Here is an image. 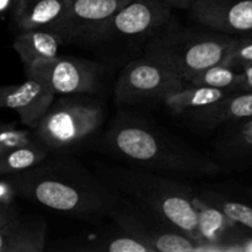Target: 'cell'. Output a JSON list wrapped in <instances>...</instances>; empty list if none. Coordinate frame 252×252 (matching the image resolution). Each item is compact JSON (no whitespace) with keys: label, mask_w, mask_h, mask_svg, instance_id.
Returning <instances> with one entry per match:
<instances>
[{"label":"cell","mask_w":252,"mask_h":252,"mask_svg":"<svg viewBox=\"0 0 252 252\" xmlns=\"http://www.w3.org/2000/svg\"><path fill=\"white\" fill-rule=\"evenodd\" d=\"M239 90L252 91V65L246 66L240 70V84Z\"/></svg>","instance_id":"obj_26"},{"label":"cell","mask_w":252,"mask_h":252,"mask_svg":"<svg viewBox=\"0 0 252 252\" xmlns=\"http://www.w3.org/2000/svg\"><path fill=\"white\" fill-rule=\"evenodd\" d=\"M223 64L239 71L252 65V36L235 37Z\"/></svg>","instance_id":"obj_23"},{"label":"cell","mask_w":252,"mask_h":252,"mask_svg":"<svg viewBox=\"0 0 252 252\" xmlns=\"http://www.w3.org/2000/svg\"><path fill=\"white\" fill-rule=\"evenodd\" d=\"M48 225L42 217L20 213L0 228V252H43Z\"/></svg>","instance_id":"obj_15"},{"label":"cell","mask_w":252,"mask_h":252,"mask_svg":"<svg viewBox=\"0 0 252 252\" xmlns=\"http://www.w3.org/2000/svg\"><path fill=\"white\" fill-rule=\"evenodd\" d=\"M129 0H68L62 38L65 42L93 41L111 17Z\"/></svg>","instance_id":"obj_11"},{"label":"cell","mask_w":252,"mask_h":252,"mask_svg":"<svg viewBox=\"0 0 252 252\" xmlns=\"http://www.w3.org/2000/svg\"><path fill=\"white\" fill-rule=\"evenodd\" d=\"M20 214L19 208L14 203H6V202H0V228L16 218Z\"/></svg>","instance_id":"obj_25"},{"label":"cell","mask_w":252,"mask_h":252,"mask_svg":"<svg viewBox=\"0 0 252 252\" xmlns=\"http://www.w3.org/2000/svg\"><path fill=\"white\" fill-rule=\"evenodd\" d=\"M171 10H189L196 0H160Z\"/></svg>","instance_id":"obj_27"},{"label":"cell","mask_w":252,"mask_h":252,"mask_svg":"<svg viewBox=\"0 0 252 252\" xmlns=\"http://www.w3.org/2000/svg\"><path fill=\"white\" fill-rule=\"evenodd\" d=\"M184 83L189 85L239 91L240 71L225 64H217L192 74Z\"/></svg>","instance_id":"obj_22"},{"label":"cell","mask_w":252,"mask_h":252,"mask_svg":"<svg viewBox=\"0 0 252 252\" xmlns=\"http://www.w3.org/2000/svg\"><path fill=\"white\" fill-rule=\"evenodd\" d=\"M16 0H0V17L5 16L7 12H12Z\"/></svg>","instance_id":"obj_28"},{"label":"cell","mask_w":252,"mask_h":252,"mask_svg":"<svg viewBox=\"0 0 252 252\" xmlns=\"http://www.w3.org/2000/svg\"><path fill=\"white\" fill-rule=\"evenodd\" d=\"M213 148L218 161L228 166H252V117L221 126Z\"/></svg>","instance_id":"obj_16"},{"label":"cell","mask_w":252,"mask_h":252,"mask_svg":"<svg viewBox=\"0 0 252 252\" xmlns=\"http://www.w3.org/2000/svg\"><path fill=\"white\" fill-rule=\"evenodd\" d=\"M63 44V38L58 33L42 30H26L16 34L12 47L24 66H27L38 61L58 57Z\"/></svg>","instance_id":"obj_18"},{"label":"cell","mask_w":252,"mask_h":252,"mask_svg":"<svg viewBox=\"0 0 252 252\" xmlns=\"http://www.w3.org/2000/svg\"><path fill=\"white\" fill-rule=\"evenodd\" d=\"M189 16L202 29L228 36H252V0H196Z\"/></svg>","instance_id":"obj_10"},{"label":"cell","mask_w":252,"mask_h":252,"mask_svg":"<svg viewBox=\"0 0 252 252\" xmlns=\"http://www.w3.org/2000/svg\"><path fill=\"white\" fill-rule=\"evenodd\" d=\"M5 179L17 196L86 220L110 218L123 197L80 161L65 155L49 154L32 169Z\"/></svg>","instance_id":"obj_1"},{"label":"cell","mask_w":252,"mask_h":252,"mask_svg":"<svg viewBox=\"0 0 252 252\" xmlns=\"http://www.w3.org/2000/svg\"><path fill=\"white\" fill-rule=\"evenodd\" d=\"M196 197L225 214L241 230L252 236V201L249 198H236L217 189H202L194 192Z\"/></svg>","instance_id":"obj_20"},{"label":"cell","mask_w":252,"mask_h":252,"mask_svg":"<svg viewBox=\"0 0 252 252\" xmlns=\"http://www.w3.org/2000/svg\"><path fill=\"white\" fill-rule=\"evenodd\" d=\"M231 93H234V90L184 84L181 89L167 94L161 103L175 115H184L213 105Z\"/></svg>","instance_id":"obj_19"},{"label":"cell","mask_w":252,"mask_h":252,"mask_svg":"<svg viewBox=\"0 0 252 252\" xmlns=\"http://www.w3.org/2000/svg\"><path fill=\"white\" fill-rule=\"evenodd\" d=\"M68 5V0H16L12 22L19 31L42 30L62 37Z\"/></svg>","instance_id":"obj_14"},{"label":"cell","mask_w":252,"mask_h":252,"mask_svg":"<svg viewBox=\"0 0 252 252\" xmlns=\"http://www.w3.org/2000/svg\"><path fill=\"white\" fill-rule=\"evenodd\" d=\"M51 251L59 252H152L116 223L89 234L69 236L56 241Z\"/></svg>","instance_id":"obj_13"},{"label":"cell","mask_w":252,"mask_h":252,"mask_svg":"<svg viewBox=\"0 0 252 252\" xmlns=\"http://www.w3.org/2000/svg\"><path fill=\"white\" fill-rule=\"evenodd\" d=\"M245 197H246V198H249V199H250V201H252V185H251L250 187H249L248 189H246Z\"/></svg>","instance_id":"obj_29"},{"label":"cell","mask_w":252,"mask_h":252,"mask_svg":"<svg viewBox=\"0 0 252 252\" xmlns=\"http://www.w3.org/2000/svg\"><path fill=\"white\" fill-rule=\"evenodd\" d=\"M51 153V150L39 140L31 144L2 150L0 152V176H12L27 171L43 161Z\"/></svg>","instance_id":"obj_21"},{"label":"cell","mask_w":252,"mask_h":252,"mask_svg":"<svg viewBox=\"0 0 252 252\" xmlns=\"http://www.w3.org/2000/svg\"><path fill=\"white\" fill-rule=\"evenodd\" d=\"M26 78L44 84L54 94L90 95L97 93L103 76L101 64L74 57H56L24 66Z\"/></svg>","instance_id":"obj_8"},{"label":"cell","mask_w":252,"mask_h":252,"mask_svg":"<svg viewBox=\"0 0 252 252\" xmlns=\"http://www.w3.org/2000/svg\"><path fill=\"white\" fill-rule=\"evenodd\" d=\"M105 145L116 157L149 171L182 176H216L218 160L143 118L122 113L106 130Z\"/></svg>","instance_id":"obj_2"},{"label":"cell","mask_w":252,"mask_h":252,"mask_svg":"<svg viewBox=\"0 0 252 252\" xmlns=\"http://www.w3.org/2000/svg\"><path fill=\"white\" fill-rule=\"evenodd\" d=\"M103 121L102 102L85 95H63L54 98L33 132L52 153L62 152L85 142L100 129Z\"/></svg>","instance_id":"obj_5"},{"label":"cell","mask_w":252,"mask_h":252,"mask_svg":"<svg viewBox=\"0 0 252 252\" xmlns=\"http://www.w3.org/2000/svg\"><path fill=\"white\" fill-rule=\"evenodd\" d=\"M199 127L213 129L252 117V91H234L211 106L186 113Z\"/></svg>","instance_id":"obj_17"},{"label":"cell","mask_w":252,"mask_h":252,"mask_svg":"<svg viewBox=\"0 0 252 252\" xmlns=\"http://www.w3.org/2000/svg\"><path fill=\"white\" fill-rule=\"evenodd\" d=\"M234 36L186 27L172 15L166 25L143 44V56L186 80L208 66L223 64Z\"/></svg>","instance_id":"obj_4"},{"label":"cell","mask_w":252,"mask_h":252,"mask_svg":"<svg viewBox=\"0 0 252 252\" xmlns=\"http://www.w3.org/2000/svg\"><path fill=\"white\" fill-rule=\"evenodd\" d=\"M113 223L152 252L201 251L198 244L154 212L123 196L110 214Z\"/></svg>","instance_id":"obj_6"},{"label":"cell","mask_w":252,"mask_h":252,"mask_svg":"<svg viewBox=\"0 0 252 252\" xmlns=\"http://www.w3.org/2000/svg\"><path fill=\"white\" fill-rule=\"evenodd\" d=\"M161 64L143 56L123 66L115 85V102L118 106H133L144 102H161L167 94L184 86Z\"/></svg>","instance_id":"obj_7"},{"label":"cell","mask_w":252,"mask_h":252,"mask_svg":"<svg viewBox=\"0 0 252 252\" xmlns=\"http://www.w3.org/2000/svg\"><path fill=\"white\" fill-rule=\"evenodd\" d=\"M172 17L160 0H129L96 33L90 43L139 42L144 44Z\"/></svg>","instance_id":"obj_9"},{"label":"cell","mask_w":252,"mask_h":252,"mask_svg":"<svg viewBox=\"0 0 252 252\" xmlns=\"http://www.w3.org/2000/svg\"><path fill=\"white\" fill-rule=\"evenodd\" d=\"M97 175L122 196L154 212L199 245L194 191L191 186L140 167L105 165Z\"/></svg>","instance_id":"obj_3"},{"label":"cell","mask_w":252,"mask_h":252,"mask_svg":"<svg viewBox=\"0 0 252 252\" xmlns=\"http://www.w3.org/2000/svg\"><path fill=\"white\" fill-rule=\"evenodd\" d=\"M56 97L51 89L31 78L21 84L0 85V110L16 112L22 125L30 129L38 125Z\"/></svg>","instance_id":"obj_12"},{"label":"cell","mask_w":252,"mask_h":252,"mask_svg":"<svg viewBox=\"0 0 252 252\" xmlns=\"http://www.w3.org/2000/svg\"><path fill=\"white\" fill-rule=\"evenodd\" d=\"M34 132L16 127L11 123L0 122V152L37 142Z\"/></svg>","instance_id":"obj_24"}]
</instances>
